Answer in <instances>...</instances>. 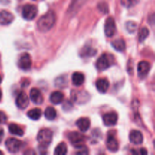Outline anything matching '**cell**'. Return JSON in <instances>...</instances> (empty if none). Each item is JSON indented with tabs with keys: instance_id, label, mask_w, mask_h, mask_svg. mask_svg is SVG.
<instances>
[{
	"instance_id": "5b68a950",
	"label": "cell",
	"mask_w": 155,
	"mask_h": 155,
	"mask_svg": "<svg viewBox=\"0 0 155 155\" xmlns=\"http://www.w3.org/2000/svg\"><path fill=\"white\" fill-rule=\"evenodd\" d=\"M23 145V142L18 139H15V138H11L8 139L5 141V147L8 151L11 153H18L21 150V147Z\"/></svg>"
},
{
	"instance_id": "83f0119b",
	"label": "cell",
	"mask_w": 155,
	"mask_h": 155,
	"mask_svg": "<svg viewBox=\"0 0 155 155\" xmlns=\"http://www.w3.org/2000/svg\"><path fill=\"white\" fill-rule=\"evenodd\" d=\"M76 148L78 150V151L76 152V154H89V150H88L87 147L85 146L84 145H80V146L77 147Z\"/></svg>"
},
{
	"instance_id": "4316f807",
	"label": "cell",
	"mask_w": 155,
	"mask_h": 155,
	"mask_svg": "<svg viewBox=\"0 0 155 155\" xmlns=\"http://www.w3.org/2000/svg\"><path fill=\"white\" fill-rule=\"evenodd\" d=\"M126 28H127V30L129 33H135L136 29H137V24L135 22H133V21H128L126 24Z\"/></svg>"
},
{
	"instance_id": "e0dca14e",
	"label": "cell",
	"mask_w": 155,
	"mask_h": 155,
	"mask_svg": "<svg viewBox=\"0 0 155 155\" xmlns=\"http://www.w3.org/2000/svg\"><path fill=\"white\" fill-rule=\"evenodd\" d=\"M79 130L81 132H86L90 127V120L89 118L82 117L79 119L76 123Z\"/></svg>"
},
{
	"instance_id": "30bf717a",
	"label": "cell",
	"mask_w": 155,
	"mask_h": 155,
	"mask_svg": "<svg viewBox=\"0 0 155 155\" xmlns=\"http://www.w3.org/2000/svg\"><path fill=\"white\" fill-rule=\"evenodd\" d=\"M118 115L115 112H110L103 116V122L107 127H112L117 123Z\"/></svg>"
},
{
	"instance_id": "6da1fadb",
	"label": "cell",
	"mask_w": 155,
	"mask_h": 155,
	"mask_svg": "<svg viewBox=\"0 0 155 155\" xmlns=\"http://www.w3.org/2000/svg\"><path fill=\"white\" fill-rule=\"evenodd\" d=\"M56 21V15L53 11H48L47 13L42 15L37 22V27L39 31L48 32L52 28Z\"/></svg>"
},
{
	"instance_id": "d590c367",
	"label": "cell",
	"mask_w": 155,
	"mask_h": 155,
	"mask_svg": "<svg viewBox=\"0 0 155 155\" xmlns=\"http://www.w3.org/2000/svg\"><path fill=\"white\" fill-rule=\"evenodd\" d=\"M0 154H3V152H2V151H0Z\"/></svg>"
},
{
	"instance_id": "52a82bcc",
	"label": "cell",
	"mask_w": 155,
	"mask_h": 155,
	"mask_svg": "<svg viewBox=\"0 0 155 155\" xmlns=\"http://www.w3.org/2000/svg\"><path fill=\"white\" fill-rule=\"evenodd\" d=\"M18 67L23 71H28L32 66V59L28 53L21 54L18 62Z\"/></svg>"
},
{
	"instance_id": "484cf974",
	"label": "cell",
	"mask_w": 155,
	"mask_h": 155,
	"mask_svg": "<svg viewBox=\"0 0 155 155\" xmlns=\"http://www.w3.org/2000/svg\"><path fill=\"white\" fill-rule=\"evenodd\" d=\"M148 35H149V30H148V29L147 27H142L140 30V31H139V42H142L143 41H145V39L148 36Z\"/></svg>"
},
{
	"instance_id": "ffe728a7",
	"label": "cell",
	"mask_w": 155,
	"mask_h": 155,
	"mask_svg": "<svg viewBox=\"0 0 155 155\" xmlns=\"http://www.w3.org/2000/svg\"><path fill=\"white\" fill-rule=\"evenodd\" d=\"M80 54L82 58H89L96 54V50L91 46H85L82 48Z\"/></svg>"
},
{
	"instance_id": "cb8c5ba5",
	"label": "cell",
	"mask_w": 155,
	"mask_h": 155,
	"mask_svg": "<svg viewBox=\"0 0 155 155\" xmlns=\"http://www.w3.org/2000/svg\"><path fill=\"white\" fill-rule=\"evenodd\" d=\"M45 117L48 120H53L57 117V112L53 107H48L45 110Z\"/></svg>"
},
{
	"instance_id": "9c48e42d",
	"label": "cell",
	"mask_w": 155,
	"mask_h": 155,
	"mask_svg": "<svg viewBox=\"0 0 155 155\" xmlns=\"http://www.w3.org/2000/svg\"><path fill=\"white\" fill-rule=\"evenodd\" d=\"M15 103H16L17 107L19 109L24 110V109L27 108L29 104V98L27 94L24 92H20L19 95L17 97Z\"/></svg>"
},
{
	"instance_id": "4dcf8cb0",
	"label": "cell",
	"mask_w": 155,
	"mask_h": 155,
	"mask_svg": "<svg viewBox=\"0 0 155 155\" xmlns=\"http://www.w3.org/2000/svg\"><path fill=\"white\" fill-rule=\"evenodd\" d=\"M7 121V116L2 111H0V124H5Z\"/></svg>"
},
{
	"instance_id": "5bb4252c",
	"label": "cell",
	"mask_w": 155,
	"mask_h": 155,
	"mask_svg": "<svg viewBox=\"0 0 155 155\" xmlns=\"http://www.w3.org/2000/svg\"><path fill=\"white\" fill-rule=\"evenodd\" d=\"M30 98L34 104H41L43 102V96L40 91L36 88H33L30 92Z\"/></svg>"
},
{
	"instance_id": "8fae6325",
	"label": "cell",
	"mask_w": 155,
	"mask_h": 155,
	"mask_svg": "<svg viewBox=\"0 0 155 155\" xmlns=\"http://www.w3.org/2000/svg\"><path fill=\"white\" fill-rule=\"evenodd\" d=\"M150 69H151V64L149 62L146 61H142L139 62L138 64V74L139 77L145 78L149 73Z\"/></svg>"
},
{
	"instance_id": "3957f363",
	"label": "cell",
	"mask_w": 155,
	"mask_h": 155,
	"mask_svg": "<svg viewBox=\"0 0 155 155\" xmlns=\"http://www.w3.org/2000/svg\"><path fill=\"white\" fill-rule=\"evenodd\" d=\"M52 140V132L48 129L40 130L37 135V141L39 145L43 148H47Z\"/></svg>"
},
{
	"instance_id": "8992f818",
	"label": "cell",
	"mask_w": 155,
	"mask_h": 155,
	"mask_svg": "<svg viewBox=\"0 0 155 155\" xmlns=\"http://www.w3.org/2000/svg\"><path fill=\"white\" fill-rule=\"evenodd\" d=\"M68 136L71 143L75 148L83 145L85 140H86V136H83L80 133H78V132H71L68 134Z\"/></svg>"
},
{
	"instance_id": "e575fe53",
	"label": "cell",
	"mask_w": 155,
	"mask_h": 155,
	"mask_svg": "<svg viewBox=\"0 0 155 155\" xmlns=\"http://www.w3.org/2000/svg\"><path fill=\"white\" fill-rule=\"evenodd\" d=\"M1 82H2V77L1 76H0V83H1Z\"/></svg>"
},
{
	"instance_id": "f546056e",
	"label": "cell",
	"mask_w": 155,
	"mask_h": 155,
	"mask_svg": "<svg viewBox=\"0 0 155 155\" xmlns=\"http://www.w3.org/2000/svg\"><path fill=\"white\" fill-rule=\"evenodd\" d=\"M67 83H68V81H67L66 77H64L63 81H61V77H59V78H58L57 80H56L55 85L58 86V87H64L65 86L64 83L65 84H67Z\"/></svg>"
},
{
	"instance_id": "ac0fdd59",
	"label": "cell",
	"mask_w": 155,
	"mask_h": 155,
	"mask_svg": "<svg viewBox=\"0 0 155 155\" xmlns=\"http://www.w3.org/2000/svg\"><path fill=\"white\" fill-rule=\"evenodd\" d=\"M64 98V96L61 92L55 91L50 95V101L54 104H58L63 101Z\"/></svg>"
},
{
	"instance_id": "4fadbf2b",
	"label": "cell",
	"mask_w": 155,
	"mask_h": 155,
	"mask_svg": "<svg viewBox=\"0 0 155 155\" xmlns=\"http://www.w3.org/2000/svg\"><path fill=\"white\" fill-rule=\"evenodd\" d=\"M130 141L133 145H141L143 142V135L139 130H133L130 133Z\"/></svg>"
},
{
	"instance_id": "d6986e66",
	"label": "cell",
	"mask_w": 155,
	"mask_h": 155,
	"mask_svg": "<svg viewBox=\"0 0 155 155\" xmlns=\"http://www.w3.org/2000/svg\"><path fill=\"white\" fill-rule=\"evenodd\" d=\"M85 81V77L82 73L75 72L72 75V82L74 86H80L83 85Z\"/></svg>"
},
{
	"instance_id": "d6a6232c",
	"label": "cell",
	"mask_w": 155,
	"mask_h": 155,
	"mask_svg": "<svg viewBox=\"0 0 155 155\" xmlns=\"http://www.w3.org/2000/svg\"><path fill=\"white\" fill-rule=\"evenodd\" d=\"M3 136H4V131L2 129H0V142L2 141Z\"/></svg>"
},
{
	"instance_id": "ba28073f",
	"label": "cell",
	"mask_w": 155,
	"mask_h": 155,
	"mask_svg": "<svg viewBox=\"0 0 155 155\" xmlns=\"http://www.w3.org/2000/svg\"><path fill=\"white\" fill-rule=\"evenodd\" d=\"M116 32V24L113 18H107L104 24V33L107 37H111Z\"/></svg>"
},
{
	"instance_id": "7402d4cb",
	"label": "cell",
	"mask_w": 155,
	"mask_h": 155,
	"mask_svg": "<svg viewBox=\"0 0 155 155\" xmlns=\"http://www.w3.org/2000/svg\"><path fill=\"white\" fill-rule=\"evenodd\" d=\"M111 45L113 48L117 51H124L126 48L125 42L122 39H115L111 42Z\"/></svg>"
},
{
	"instance_id": "2e32d148",
	"label": "cell",
	"mask_w": 155,
	"mask_h": 155,
	"mask_svg": "<svg viewBox=\"0 0 155 155\" xmlns=\"http://www.w3.org/2000/svg\"><path fill=\"white\" fill-rule=\"evenodd\" d=\"M109 82L107 79L101 78L98 79L96 81L95 86H96L97 89L101 93H105L109 88Z\"/></svg>"
},
{
	"instance_id": "1f68e13d",
	"label": "cell",
	"mask_w": 155,
	"mask_h": 155,
	"mask_svg": "<svg viewBox=\"0 0 155 155\" xmlns=\"http://www.w3.org/2000/svg\"><path fill=\"white\" fill-rule=\"evenodd\" d=\"M133 154H139L141 155H143V154H148V151L145 149V148H140L139 149V151H133Z\"/></svg>"
},
{
	"instance_id": "d4e9b609",
	"label": "cell",
	"mask_w": 155,
	"mask_h": 155,
	"mask_svg": "<svg viewBox=\"0 0 155 155\" xmlns=\"http://www.w3.org/2000/svg\"><path fill=\"white\" fill-rule=\"evenodd\" d=\"M67 153H68V147L64 142L59 144L54 150V154L56 155H65Z\"/></svg>"
},
{
	"instance_id": "836d02e7",
	"label": "cell",
	"mask_w": 155,
	"mask_h": 155,
	"mask_svg": "<svg viewBox=\"0 0 155 155\" xmlns=\"http://www.w3.org/2000/svg\"><path fill=\"white\" fill-rule=\"evenodd\" d=\"M2 92L1 89H0V101H1L2 99Z\"/></svg>"
},
{
	"instance_id": "7a4b0ae2",
	"label": "cell",
	"mask_w": 155,
	"mask_h": 155,
	"mask_svg": "<svg viewBox=\"0 0 155 155\" xmlns=\"http://www.w3.org/2000/svg\"><path fill=\"white\" fill-rule=\"evenodd\" d=\"M114 57L110 54H103L96 61V68L100 71H104L114 65Z\"/></svg>"
},
{
	"instance_id": "f1b7e54d",
	"label": "cell",
	"mask_w": 155,
	"mask_h": 155,
	"mask_svg": "<svg viewBox=\"0 0 155 155\" xmlns=\"http://www.w3.org/2000/svg\"><path fill=\"white\" fill-rule=\"evenodd\" d=\"M121 4L125 7H131L135 3L137 2V0H120Z\"/></svg>"
},
{
	"instance_id": "44dd1931",
	"label": "cell",
	"mask_w": 155,
	"mask_h": 155,
	"mask_svg": "<svg viewBox=\"0 0 155 155\" xmlns=\"http://www.w3.org/2000/svg\"><path fill=\"white\" fill-rule=\"evenodd\" d=\"M8 130L12 134L15 135V136H22L24 135V130H23V129L20 126L17 125V124H11L8 126Z\"/></svg>"
},
{
	"instance_id": "277c9868",
	"label": "cell",
	"mask_w": 155,
	"mask_h": 155,
	"mask_svg": "<svg viewBox=\"0 0 155 155\" xmlns=\"http://www.w3.org/2000/svg\"><path fill=\"white\" fill-rule=\"evenodd\" d=\"M38 13V8L32 4H26L22 8V16L27 21H32L36 18Z\"/></svg>"
},
{
	"instance_id": "603a6c76",
	"label": "cell",
	"mask_w": 155,
	"mask_h": 155,
	"mask_svg": "<svg viewBox=\"0 0 155 155\" xmlns=\"http://www.w3.org/2000/svg\"><path fill=\"white\" fill-rule=\"evenodd\" d=\"M42 116V110L39 108H33L27 112V117L33 120H38Z\"/></svg>"
},
{
	"instance_id": "9a60e30c",
	"label": "cell",
	"mask_w": 155,
	"mask_h": 155,
	"mask_svg": "<svg viewBox=\"0 0 155 155\" xmlns=\"http://www.w3.org/2000/svg\"><path fill=\"white\" fill-rule=\"evenodd\" d=\"M106 146L108 151L111 152H116L119 149V143L113 135H108L107 142H106Z\"/></svg>"
},
{
	"instance_id": "7c38bea8",
	"label": "cell",
	"mask_w": 155,
	"mask_h": 155,
	"mask_svg": "<svg viewBox=\"0 0 155 155\" xmlns=\"http://www.w3.org/2000/svg\"><path fill=\"white\" fill-rule=\"evenodd\" d=\"M15 16L12 13L8 11L3 10L0 12V24L1 25H8L13 22Z\"/></svg>"
}]
</instances>
